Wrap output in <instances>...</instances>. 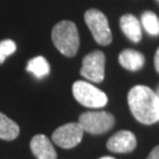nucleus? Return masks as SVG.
<instances>
[{"mask_svg":"<svg viewBox=\"0 0 159 159\" xmlns=\"http://www.w3.org/2000/svg\"><path fill=\"white\" fill-rule=\"evenodd\" d=\"M106 146L114 153H130L137 146L136 136L131 131H118L108 139Z\"/></svg>","mask_w":159,"mask_h":159,"instance_id":"obj_8","label":"nucleus"},{"mask_svg":"<svg viewBox=\"0 0 159 159\" xmlns=\"http://www.w3.org/2000/svg\"><path fill=\"white\" fill-rule=\"evenodd\" d=\"M84 136V130L79 123H68L58 127L52 133L53 143L63 148H72L77 146Z\"/></svg>","mask_w":159,"mask_h":159,"instance_id":"obj_7","label":"nucleus"},{"mask_svg":"<svg viewBox=\"0 0 159 159\" xmlns=\"http://www.w3.org/2000/svg\"><path fill=\"white\" fill-rule=\"evenodd\" d=\"M80 74L93 83H102L105 78V54L102 51H93L85 56Z\"/></svg>","mask_w":159,"mask_h":159,"instance_id":"obj_6","label":"nucleus"},{"mask_svg":"<svg viewBox=\"0 0 159 159\" xmlns=\"http://www.w3.org/2000/svg\"><path fill=\"white\" fill-rule=\"evenodd\" d=\"M19 125L11 118L0 112V139L13 140L19 136Z\"/></svg>","mask_w":159,"mask_h":159,"instance_id":"obj_12","label":"nucleus"},{"mask_svg":"<svg viewBox=\"0 0 159 159\" xmlns=\"http://www.w3.org/2000/svg\"><path fill=\"white\" fill-rule=\"evenodd\" d=\"M72 93L74 99L86 107L99 108L104 107L107 104V96L91 83L84 80H78L74 83L72 86Z\"/></svg>","mask_w":159,"mask_h":159,"instance_id":"obj_3","label":"nucleus"},{"mask_svg":"<svg viewBox=\"0 0 159 159\" xmlns=\"http://www.w3.org/2000/svg\"><path fill=\"white\" fill-rule=\"evenodd\" d=\"M17 51L16 43L11 39H6L0 41V64H2L6 60V58L10 57Z\"/></svg>","mask_w":159,"mask_h":159,"instance_id":"obj_15","label":"nucleus"},{"mask_svg":"<svg viewBox=\"0 0 159 159\" xmlns=\"http://www.w3.org/2000/svg\"><path fill=\"white\" fill-rule=\"evenodd\" d=\"M140 24L144 30L152 37L159 35V18L151 11H145L140 17Z\"/></svg>","mask_w":159,"mask_h":159,"instance_id":"obj_14","label":"nucleus"},{"mask_svg":"<svg viewBox=\"0 0 159 159\" xmlns=\"http://www.w3.org/2000/svg\"><path fill=\"white\" fill-rule=\"evenodd\" d=\"M84 19L94 40L99 45L106 46L112 41V33L110 30L107 18L102 12L96 8H91L85 12Z\"/></svg>","mask_w":159,"mask_h":159,"instance_id":"obj_4","label":"nucleus"},{"mask_svg":"<svg viewBox=\"0 0 159 159\" xmlns=\"http://www.w3.org/2000/svg\"><path fill=\"white\" fill-rule=\"evenodd\" d=\"M27 72L32 73L38 79H43L50 73V64L44 57H35L31 59L26 66Z\"/></svg>","mask_w":159,"mask_h":159,"instance_id":"obj_13","label":"nucleus"},{"mask_svg":"<svg viewBox=\"0 0 159 159\" xmlns=\"http://www.w3.org/2000/svg\"><path fill=\"white\" fill-rule=\"evenodd\" d=\"M148 159H159V145L154 146L153 150L148 154Z\"/></svg>","mask_w":159,"mask_h":159,"instance_id":"obj_16","label":"nucleus"},{"mask_svg":"<svg viewBox=\"0 0 159 159\" xmlns=\"http://www.w3.org/2000/svg\"><path fill=\"white\" fill-rule=\"evenodd\" d=\"M52 41L57 50L66 57H74L79 50V33L75 24L63 20L52 30Z\"/></svg>","mask_w":159,"mask_h":159,"instance_id":"obj_2","label":"nucleus"},{"mask_svg":"<svg viewBox=\"0 0 159 159\" xmlns=\"http://www.w3.org/2000/svg\"><path fill=\"white\" fill-rule=\"evenodd\" d=\"M154 67H156V71L159 73V47L157 48V52L154 54Z\"/></svg>","mask_w":159,"mask_h":159,"instance_id":"obj_17","label":"nucleus"},{"mask_svg":"<svg viewBox=\"0 0 159 159\" xmlns=\"http://www.w3.org/2000/svg\"><path fill=\"white\" fill-rule=\"evenodd\" d=\"M156 93H157V96H158V99H159V85H158V89H157V91H156Z\"/></svg>","mask_w":159,"mask_h":159,"instance_id":"obj_19","label":"nucleus"},{"mask_svg":"<svg viewBox=\"0 0 159 159\" xmlns=\"http://www.w3.org/2000/svg\"><path fill=\"white\" fill-rule=\"evenodd\" d=\"M100 159H114L113 157H102V158H100Z\"/></svg>","mask_w":159,"mask_h":159,"instance_id":"obj_18","label":"nucleus"},{"mask_svg":"<svg viewBox=\"0 0 159 159\" xmlns=\"http://www.w3.org/2000/svg\"><path fill=\"white\" fill-rule=\"evenodd\" d=\"M120 29L131 41L139 43L142 40V24L133 14H125L120 18Z\"/></svg>","mask_w":159,"mask_h":159,"instance_id":"obj_10","label":"nucleus"},{"mask_svg":"<svg viewBox=\"0 0 159 159\" xmlns=\"http://www.w3.org/2000/svg\"><path fill=\"white\" fill-rule=\"evenodd\" d=\"M157 1H158V2H159V0H157Z\"/></svg>","mask_w":159,"mask_h":159,"instance_id":"obj_20","label":"nucleus"},{"mask_svg":"<svg viewBox=\"0 0 159 159\" xmlns=\"http://www.w3.org/2000/svg\"><path fill=\"white\" fill-rule=\"evenodd\" d=\"M131 113L139 123L152 125L159 121V99L156 91L144 85L132 87L127 94Z\"/></svg>","mask_w":159,"mask_h":159,"instance_id":"obj_1","label":"nucleus"},{"mask_svg":"<svg viewBox=\"0 0 159 159\" xmlns=\"http://www.w3.org/2000/svg\"><path fill=\"white\" fill-rule=\"evenodd\" d=\"M31 151L37 159H57V151L45 134H37L31 140Z\"/></svg>","mask_w":159,"mask_h":159,"instance_id":"obj_9","label":"nucleus"},{"mask_svg":"<svg viewBox=\"0 0 159 159\" xmlns=\"http://www.w3.org/2000/svg\"><path fill=\"white\" fill-rule=\"evenodd\" d=\"M119 64L129 71L136 72L142 70L144 64H145V58L140 52L134 51V50H124L120 52L119 54Z\"/></svg>","mask_w":159,"mask_h":159,"instance_id":"obj_11","label":"nucleus"},{"mask_svg":"<svg viewBox=\"0 0 159 159\" xmlns=\"http://www.w3.org/2000/svg\"><path fill=\"white\" fill-rule=\"evenodd\" d=\"M79 125L91 134H102L114 125V117L105 111H89L80 114Z\"/></svg>","mask_w":159,"mask_h":159,"instance_id":"obj_5","label":"nucleus"}]
</instances>
